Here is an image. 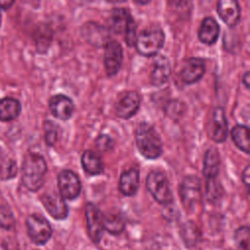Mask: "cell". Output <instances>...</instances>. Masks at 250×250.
I'll list each match as a JSON object with an SVG mask.
<instances>
[{"label":"cell","mask_w":250,"mask_h":250,"mask_svg":"<svg viewBox=\"0 0 250 250\" xmlns=\"http://www.w3.org/2000/svg\"><path fill=\"white\" fill-rule=\"evenodd\" d=\"M47 164L45 159L37 153H28L21 166V181L23 186L31 190H38L44 184Z\"/></svg>","instance_id":"6da1fadb"},{"label":"cell","mask_w":250,"mask_h":250,"mask_svg":"<svg viewBox=\"0 0 250 250\" xmlns=\"http://www.w3.org/2000/svg\"><path fill=\"white\" fill-rule=\"evenodd\" d=\"M136 145L141 154L147 159H155L162 153L163 146L159 135L148 123L138 125L136 132Z\"/></svg>","instance_id":"7a4b0ae2"},{"label":"cell","mask_w":250,"mask_h":250,"mask_svg":"<svg viewBox=\"0 0 250 250\" xmlns=\"http://www.w3.org/2000/svg\"><path fill=\"white\" fill-rule=\"evenodd\" d=\"M165 35L161 28L151 27L141 31L137 35L136 48L139 54L145 57H152L156 55L163 47Z\"/></svg>","instance_id":"3957f363"},{"label":"cell","mask_w":250,"mask_h":250,"mask_svg":"<svg viewBox=\"0 0 250 250\" xmlns=\"http://www.w3.org/2000/svg\"><path fill=\"white\" fill-rule=\"evenodd\" d=\"M146 188L152 197L160 204H170L173 193L167 177L159 171H152L146 178Z\"/></svg>","instance_id":"277c9868"},{"label":"cell","mask_w":250,"mask_h":250,"mask_svg":"<svg viewBox=\"0 0 250 250\" xmlns=\"http://www.w3.org/2000/svg\"><path fill=\"white\" fill-rule=\"evenodd\" d=\"M27 234L31 241L38 245L45 244L52 236V228L50 223L43 217L33 214L27 217L26 221Z\"/></svg>","instance_id":"5b68a950"},{"label":"cell","mask_w":250,"mask_h":250,"mask_svg":"<svg viewBox=\"0 0 250 250\" xmlns=\"http://www.w3.org/2000/svg\"><path fill=\"white\" fill-rule=\"evenodd\" d=\"M179 192L186 209H193L201 196L200 180L195 176L185 177L180 185Z\"/></svg>","instance_id":"8992f818"},{"label":"cell","mask_w":250,"mask_h":250,"mask_svg":"<svg viewBox=\"0 0 250 250\" xmlns=\"http://www.w3.org/2000/svg\"><path fill=\"white\" fill-rule=\"evenodd\" d=\"M207 132L214 142L223 143L226 141L228 136V121L222 107L218 106L213 109L207 125Z\"/></svg>","instance_id":"52a82bcc"},{"label":"cell","mask_w":250,"mask_h":250,"mask_svg":"<svg viewBox=\"0 0 250 250\" xmlns=\"http://www.w3.org/2000/svg\"><path fill=\"white\" fill-rule=\"evenodd\" d=\"M60 194L65 199L76 198L81 191V182L78 176L70 170H62L58 176Z\"/></svg>","instance_id":"ba28073f"},{"label":"cell","mask_w":250,"mask_h":250,"mask_svg":"<svg viewBox=\"0 0 250 250\" xmlns=\"http://www.w3.org/2000/svg\"><path fill=\"white\" fill-rule=\"evenodd\" d=\"M85 217L89 237L93 242L98 243L103 236V214L94 203L89 202L85 207Z\"/></svg>","instance_id":"9c48e42d"},{"label":"cell","mask_w":250,"mask_h":250,"mask_svg":"<svg viewBox=\"0 0 250 250\" xmlns=\"http://www.w3.org/2000/svg\"><path fill=\"white\" fill-rule=\"evenodd\" d=\"M122 59L121 45L115 40H108L104 49V67L108 76H114L119 71Z\"/></svg>","instance_id":"30bf717a"},{"label":"cell","mask_w":250,"mask_h":250,"mask_svg":"<svg viewBox=\"0 0 250 250\" xmlns=\"http://www.w3.org/2000/svg\"><path fill=\"white\" fill-rule=\"evenodd\" d=\"M141 98L135 91H127L123 93L115 104V113L118 117L128 119L132 117L139 109Z\"/></svg>","instance_id":"8fae6325"},{"label":"cell","mask_w":250,"mask_h":250,"mask_svg":"<svg viewBox=\"0 0 250 250\" xmlns=\"http://www.w3.org/2000/svg\"><path fill=\"white\" fill-rule=\"evenodd\" d=\"M41 201L48 211V213L57 220H63L68 215V208L64 201V198L62 197L56 191L44 193L41 197Z\"/></svg>","instance_id":"7c38bea8"},{"label":"cell","mask_w":250,"mask_h":250,"mask_svg":"<svg viewBox=\"0 0 250 250\" xmlns=\"http://www.w3.org/2000/svg\"><path fill=\"white\" fill-rule=\"evenodd\" d=\"M204 73V61L199 58H190L185 62L179 75L181 80L185 84H193L200 80L203 77Z\"/></svg>","instance_id":"4fadbf2b"},{"label":"cell","mask_w":250,"mask_h":250,"mask_svg":"<svg viewBox=\"0 0 250 250\" xmlns=\"http://www.w3.org/2000/svg\"><path fill=\"white\" fill-rule=\"evenodd\" d=\"M52 114L61 120H68L74 112V104L71 99L64 95L53 96L49 101Z\"/></svg>","instance_id":"5bb4252c"},{"label":"cell","mask_w":250,"mask_h":250,"mask_svg":"<svg viewBox=\"0 0 250 250\" xmlns=\"http://www.w3.org/2000/svg\"><path fill=\"white\" fill-rule=\"evenodd\" d=\"M217 12L221 20L229 26L233 27L240 19V7L237 0H219Z\"/></svg>","instance_id":"9a60e30c"},{"label":"cell","mask_w":250,"mask_h":250,"mask_svg":"<svg viewBox=\"0 0 250 250\" xmlns=\"http://www.w3.org/2000/svg\"><path fill=\"white\" fill-rule=\"evenodd\" d=\"M81 32L84 39L95 46H102L108 41V30L96 22L84 24Z\"/></svg>","instance_id":"2e32d148"},{"label":"cell","mask_w":250,"mask_h":250,"mask_svg":"<svg viewBox=\"0 0 250 250\" xmlns=\"http://www.w3.org/2000/svg\"><path fill=\"white\" fill-rule=\"evenodd\" d=\"M171 74L169 60L164 56H159L154 61L153 69L150 74V82L154 86L163 85Z\"/></svg>","instance_id":"e0dca14e"},{"label":"cell","mask_w":250,"mask_h":250,"mask_svg":"<svg viewBox=\"0 0 250 250\" xmlns=\"http://www.w3.org/2000/svg\"><path fill=\"white\" fill-rule=\"evenodd\" d=\"M140 185V174L139 171L135 168L128 169L124 171L119 180V189L120 191L127 196L134 195Z\"/></svg>","instance_id":"ac0fdd59"},{"label":"cell","mask_w":250,"mask_h":250,"mask_svg":"<svg viewBox=\"0 0 250 250\" xmlns=\"http://www.w3.org/2000/svg\"><path fill=\"white\" fill-rule=\"evenodd\" d=\"M220 26L218 22L213 18H205L199 27L198 30V38L199 40L206 44L212 45L214 44L219 36Z\"/></svg>","instance_id":"d6986e66"},{"label":"cell","mask_w":250,"mask_h":250,"mask_svg":"<svg viewBox=\"0 0 250 250\" xmlns=\"http://www.w3.org/2000/svg\"><path fill=\"white\" fill-rule=\"evenodd\" d=\"M220 157L216 148L211 147L206 150L203 158L202 173L207 180L215 179L219 173Z\"/></svg>","instance_id":"ffe728a7"},{"label":"cell","mask_w":250,"mask_h":250,"mask_svg":"<svg viewBox=\"0 0 250 250\" xmlns=\"http://www.w3.org/2000/svg\"><path fill=\"white\" fill-rule=\"evenodd\" d=\"M132 19L130 13L123 8H115L111 11L109 18V28L114 33L124 32L129 21Z\"/></svg>","instance_id":"44dd1931"},{"label":"cell","mask_w":250,"mask_h":250,"mask_svg":"<svg viewBox=\"0 0 250 250\" xmlns=\"http://www.w3.org/2000/svg\"><path fill=\"white\" fill-rule=\"evenodd\" d=\"M21 104L14 98L0 100V120L11 121L17 118L21 112Z\"/></svg>","instance_id":"7402d4cb"},{"label":"cell","mask_w":250,"mask_h":250,"mask_svg":"<svg viewBox=\"0 0 250 250\" xmlns=\"http://www.w3.org/2000/svg\"><path fill=\"white\" fill-rule=\"evenodd\" d=\"M81 164L84 171L89 175H99L104 169L101 157L92 150H86L83 152Z\"/></svg>","instance_id":"603a6c76"},{"label":"cell","mask_w":250,"mask_h":250,"mask_svg":"<svg viewBox=\"0 0 250 250\" xmlns=\"http://www.w3.org/2000/svg\"><path fill=\"white\" fill-rule=\"evenodd\" d=\"M231 138L235 146L244 151L249 153L250 143H249V130L245 125H236L231 130Z\"/></svg>","instance_id":"cb8c5ba5"},{"label":"cell","mask_w":250,"mask_h":250,"mask_svg":"<svg viewBox=\"0 0 250 250\" xmlns=\"http://www.w3.org/2000/svg\"><path fill=\"white\" fill-rule=\"evenodd\" d=\"M103 228L109 233L116 235L123 231L125 223L122 217L118 214L103 215Z\"/></svg>","instance_id":"d4e9b609"},{"label":"cell","mask_w":250,"mask_h":250,"mask_svg":"<svg viewBox=\"0 0 250 250\" xmlns=\"http://www.w3.org/2000/svg\"><path fill=\"white\" fill-rule=\"evenodd\" d=\"M185 109H186L185 104H183L182 102H180L178 100H174V101H170L166 104L164 110L168 117H170L174 120H178L184 114Z\"/></svg>","instance_id":"484cf974"},{"label":"cell","mask_w":250,"mask_h":250,"mask_svg":"<svg viewBox=\"0 0 250 250\" xmlns=\"http://www.w3.org/2000/svg\"><path fill=\"white\" fill-rule=\"evenodd\" d=\"M234 240L242 250H249L250 230L247 226L238 228L234 232Z\"/></svg>","instance_id":"4316f807"},{"label":"cell","mask_w":250,"mask_h":250,"mask_svg":"<svg viewBox=\"0 0 250 250\" xmlns=\"http://www.w3.org/2000/svg\"><path fill=\"white\" fill-rule=\"evenodd\" d=\"M15 226V219L11 209L7 205H0V227L11 229Z\"/></svg>","instance_id":"83f0119b"},{"label":"cell","mask_w":250,"mask_h":250,"mask_svg":"<svg viewBox=\"0 0 250 250\" xmlns=\"http://www.w3.org/2000/svg\"><path fill=\"white\" fill-rule=\"evenodd\" d=\"M51 39H52V34L50 33L49 28H47V27L40 28L38 30V35L36 38V42H37L36 45H37L38 50L39 51L46 50L48 48V46L50 45Z\"/></svg>","instance_id":"f1b7e54d"},{"label":"cell","mask_w":250,"mask_h":250,"mask_svg":"<svg viewBox=\"0 0 250 250\" xmlns=\"http://www.w3.org/2000/svg\"><path fill=\"white\" fill-rule=\"evenodd\" d=\"M137 26H136V23L133 20V18L129 21L125 30H124V33H125V41H126V44L128 46H134L136 44V40H137Z\"/></svg>","instance_id":"f546056e"},{"label":"cell","mask_w":250,"mask_h":250,"mask_svg":"<svg viewBox=\"0 0 250 250\" xmlns=\"http://www.w3.org/2000/svg\"><path fill=\"white\" fill-rule=\"evenodd\" d=\"M45 141L48 146H54L57 142V131L54 128V124L50 121L45 122Z\"/></svg>","instance_id":"4dcf8cb0"},{"label":"cell","mask_w":250,"mask_h":250,"mask_svg":"<svg viewBox=\"0 0 250 250\" xmlns=\"http://www.w3.org/2000/svg\"><path fill=\"white\" fill-rule=\"evenodd\" d=\"M1 177L2 179H10L16 176L17 174V165L14 160H9L3 166V170H1Z\"/></svg>","instance_id":"1f68e13d"},{"label":"cell","mask_w":250,"mask_h":250,"mask_svg":"<svg viewBox=\"0 0 250 250\" xmlns=\"http://www.w3.org/2000/svg\"><path fill=\"white\" fill-rule=\"evenodd\" d=\"M97 146L102 151H107L113 146V141L107 135H101L96 141Z\"/></svg>","instance_id":"d6a6232c"},{"label":"cell","mask_w":250,"mask_h":250,"mask_svg":"<svg viewBox=\"0 0 250 250\" xmlns=\"http://www.w3.org/2000/svg\"><path fill=\"white\" fill-rule=\"evenodd\" d=\"M169 3L175 9L182 10V9L188 7V0H169Z\"/></svg>","instance_id":"836d02e7"},{"label":"cell","mask_w":250,"mask_h":250,"mask_svg":"<svg viewBox=\"0 0 250 250\" xmlns=\"http://www.w3.org/2000/svg\"><path fill=\"white\" fill-rule=\"evenodd\" d=\"M249 168H250L249 166H246L242 172V180L247 187H249V181H250V169Z\"/></svg>","instance_id":"e575fe53"},{"label":"cell","mask_w":250,"mask_h":250,"mask_svg":"<svg viewBox=\"0 0 250 250\" xmlns=\"http://www.w3.org/2000/svg\"><path fill=\"white\" fill-rule=\"evenodd\" d=\"M15 0H0V7L2 9H9L13 4Z\"/></svg>","instance_id":"d590c367"},{"label":"cell","mask_w":250,"mask_h":250,"mask_svg":"<svg viewBox=\"0 0 250 250\" xmlns=\"http://www.w3.org/2000/svg\"><path fill=\"white\" fill-rule=\"evenodd\" d=\"M249 76H250V74H249V72L247 71V72H245V74H244L243 77H242V82L244 83V85H245L246 88H249V86H250V84H249V82H250Z\"/></svg>","instance_id":"8d00e7d4"},{"label":"cell","mask_w":250,"mask_h":250,"mask_svg":"<svg viewBox=\"0 0 250 250\" xmlns=\"http://www.w3.org/2000/svg\"><path fill=\"white\" fill-rule=\"evenodd\" d=\"M138 4H142V5H146V4H147L150 0H135Z\"/></svg>","instance_id":"74e56055"},{"label":"cell","mask_w":250,"mask_h":250,"mask_svg":"<svg viewBox=\"0 0 250 250\" xmlns=\"http://www.w3.org/2000/svg\"><path fill=\"white\" fill-rule=\"evenodd\" d=\"M109 2H112V3H120V2H123L125 0H107Z\"/></svg>","instance_id":"f35d334b"},{"label":"cell","mask_w":250,"mask_h":250,"mask_svg":"<svg viewBox=\"0 0 250 250\" xmlns=\"http://www.w3.org/2000/svg\"><path fill=\"white\" fill-rule=\"evenodd\" d=\"M0 25H1V14H0Z\"/></svg>","instance_id":"ab89813d"}]
</instances>
